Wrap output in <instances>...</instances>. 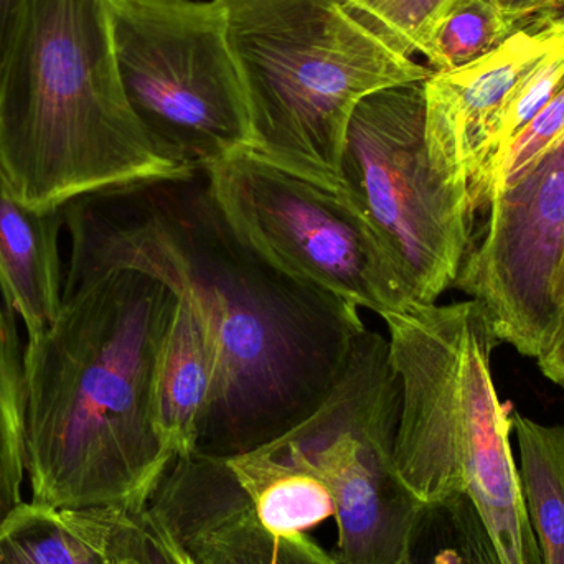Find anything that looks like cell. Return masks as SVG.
<instances>
[{"instance_id": "6da1fadb", "label": "cell", "mask_w": 564, "mask_h": 564, "mask_svg": "<svg viewBox=\"0 0 564 564\" xmlns=\"http://www.w3.org/2000/svg\"><path fill=\"white\" fill-rule=\"evenodd\" d=\"M72 238L63 295L138 271L194 308L217 355V388L195 453L231 459L307 420L367 328L360 308L284 276L248 247L204 171L102 188L63 207Z\"/></svg>"}, {"instance_id": "7a4b0ae2", "label": "cell", "mask_w": 564, "mask_h": 564, "mask_svg": "<svg viewBox=\"0 0 564 564\" xmlns=\"http://www.w3.org/2000/svg\"><path fill=\"white\" fill-rule=\"evenodd\" d=\"M177 295L112 271L63 295L26 337L23 447L32 502L141 509L174 456L159 436L154 377Z\"/></svg>"}, {"instance_id": "3957f363", "label": "cell", "mask_w": 564, "mask_h": 564, "mask_svg": "<svg viewBox=\"0 0 564 564\" xmlns=\"http://www.w3.org/2000/svg\"><path fill=\"white\" fill-rule=\"evenodd\" d=\"M187 174L135 118L109 0H25L0 58V175L33 210Z\"/></svg>"}, {"instance_id": "277c9868", "label": "cell", "mask_w": 564, "mask_h": 564, "mask_svg": "<svg viewBox=\"0 0 564 564\" xmlns=\"http://www.w3.org/2000/svg\"><path fill=\"white\" fill-rule=\"evenodd\" d=\"M247 95L251 154L341 192L348 122L371 93L433 69L361 22L345 0H221Z\"/></svg>"}, {"instance_id": "5b68a950", "label": "cell", "mask_w": 564, "mask_h": 564, "mask_svg": "<svg viewBox=\"0 0 564 564\" xmlns=\"http://www.w3.org/2000/svg\"><path fill=\"white\" fill-rule=\"evenodd\" d=\"M129 105L185 172L250 151L247 95L221 0H109Z\"/></svg>"}, {"instance_id": "8992f818", "label": "cell", "mask_w": 564, "mask_h": 564, "mask_svg": "<svg viewBox=\"0 0 564 564\" xmlns=\"http://www.w3.org/2000/svg\"><path fill=\"white\" fill-rule=\"evenodd\" d=\"M341 192L393 258L416 304L453 288L470 248L469 195L447 184L426 144L424 82L361 99L348 122Z\"/></svg>"}, {"instance_id": "52a82bcc", "label": "cell", "mask_w": 564, "mask_h": 564, "mask_svg": "<svg viewBox=\"0 0 564 564\" xmlns=\"http://www.w3.org/2000/svg\"><path fill=\"white\" fill-rule=\"evenodd\" d=\"M400 383L388 338L365 328L327 400L267 444L330 490L340 564H400L423 503L394 467Z\"/></svg>"}, {"instance_id": "ba28073f", "label": "cell", "mask_w": 564, "mask_h": 564, "mask_svg": "<svg viewBox=\"0 0 564 564\" xmlns=\"http://www.w3.org/2000/svg\"><path fill=\"white\" fill-rule=\"evenodd\" d=\"M241 240L284 276L381 318L413 307L406 282L344 192L245 151L204 171Z\"/></svg>"}, {"instance_id": "9c48e42d", "label": "cell", "mask_w": 564, "mask_h": 564, "mask_svg": "<svg viewBox=\"0 0 564 564\" xmlns=\"http://www.w3.org/2000/svg\"><path fill=\"white\" fill-rule=\"evenodd\" d=\"M482 240L469 248L457 288L479 302L499 341L542 350L558 307L564 261V135L489 200Z\"/></svg>"}, {"instance_id": "30bf717a", "label": "cell", "mask_w": 564, "mask_h": 564, "mask_svg": "<svg viewBox=\"0 0 564 564\" xmlns=\"http://www.w3.org/2000/svg\"><path fill=\"white\" fill-rule=\"evenodd\" d=\"M563 43L564 22L523 26L482 58L433 73L424 82L431 162L447 184L467 192L474 212L513 91L546 53Z\"/></svg>"}, {"instance_id": "8fae6325", "label": "cell", "mask_w": 564, "mask_h": 564, "mask_svg": "<svg viewBox=\"0 0 564 564\" xmlns=\"http://www.w3.org/2000/svg\"><path fill=\"white\" fill-rule=\"evenodd\" d=\"M148 507L194 564H340L305 533L264 529L224 459L174 457Z\"/></svg>"}, {"instance_id": "7c38bea8", "label": "cell", "mask_w": 564, "mask_h": 564, "mask_svg": "<svg viewBox=\"0 0 564 564\" xmlns=\"http://www.w3.org/2000/svg\"><path fill=\"white\" fill-rule=\"evenodd\" d=\"M63 208L33 210L20 204L0 175V281L22 318L26 337L45 330L63 302L59 231Z\"/></svg>"}, {"instance_id": "4fadbf2b", "label": "cell", "mask_w": 564, "mask_h": 564, "mask_svg": "<svg viewBox=\"0 0 564 564\" xmlns=\"http://www.w3.org/2000/svg\"><path fill=\"white\" fill-rule=\"evenodd\" d=\"M215 388L214 345L194 308L177 297L154 377L155 426L172 456L195 453Z\"/></svg>"}, {"instance_id": "5bb4252c", "label": "cell", "mask_w": 564, "mask_h": 564, "mask_svg": "<svg viewBox=\"0 0 564 564\" xmlns=\"http://www.w3.org/2000/svg\"><path fill=\"white\" fill-rule=\"evenodd\" d=\"M227 464L270 532L305 533L335 517L325 484L268 446L231 457Z\"/></svg>"}, {"instance_id": "9a60e30c", "label": "cell", "mask_w": 564, "mask_h": 564, "mask_svg": "<svg viewBox=\"0 0 564 564\" xmlns=\"http://www.w3.org/2000/svg\"><path fill=\"white\" fill-rule=\"evenodd\" d=\"M520 453V482L542 564H564V426L510 413Z\"/></svg>"}, {"instance_id": "2e32d148", "label": "cell", "mask_w": 564, "mask_h": 564, "mask_svg": "<svg viewBox=\"0 0 564 564\" xmlns=\"http://www.w3.org/2000/svg\"><path fill=\"white\" fill-rule=\"evenodd\" d=\"M400 564H506L466 492L423 503Z\"/></svg>"}, {"instance_id": "e0dca14e", "label": "cell", "mask_w": 564, "mask_h": 564, "mask_svg": "<svg viewBox=\"0 0 564 564\" xmlns=\"http://www.w3.org/2000/svg\"><path fill=\"white\" fill-rule=\"evenodd\" d=\"M0 564H108L75 510L20 503L0 525Z\"/></svg>"}, {"instance_id": "ac0fdd59", "label": "cell", "mask_w": 564, "mask_h": 564, "mask_svg": "<svg viewBox=\"0 0 564 564\" xmlns=\"http://www.w3.org/2000/svg\"><path fill=\"white\" fill-rule=\"evenodd\" d=\"M15 308L0 281V525L23 502L25 345Z\"/></svg>"}, {"instance_id": "d6986e66", "label": "cell", "mask_w": 564, "mask_h": 564, "mask_svg": "<svg viewBox=\"0 0 564 564\" xmlns=\"http://www.w3.org/2000/svg\"><path fill=\"white\" fill-rule=\"evenodd\" d=\"M75 512L108 564H194L148 506Z\"/></svg>"}, {"instance_id": "ffe728a7", "label": "cell", "mask_w": 564, "mask_h": 564, "mask_svg": "<svg viewBox=\"0 0 564 564\" xmlns=\"http://www.w3.org/2000/svg\"><path fill=\"white\" fill-rule=\"evenodd\" d=\"M522 22L496 0H460L434 29L423 58L434 73L451 72L502 45Z\"/></svg>"}, {"instance_id": "44dd1931", "label": "cell", "mask_w": 564, "mask_h": 564, "mask_svg": "<svg viewBox=\"0 0 564 564\" xmlns=\"http://www.w3.org/2000/svg\"><path fill=\"white\" fill-rule=\"evenodd\" d=\"M460 0H345L348 9L408 56H423L437 23Z\"/></svg>"}, {"instance_id": "7402d4cb", "label": "cell", "mask_w": 564, "mask_h": 564, "mask_svg": "<svg viewBox=\"0 0 564 564\" xmlns=\"http://www.w3.org/2000/svg\"><path fill=\"white\" fill-rule=\"evenodd\" d=\"M564 86V43L556 46L552 52L546 53L520 83L519 88L513 91L506 111L499 121L494 142V158L490 162L486 178L480 185L477 195L476 210L484 207L487 182L496 167L503 151L509 148L510 142L522 132L527 124L535 119V116L552 101L553 96Z\"/></svg>"}, {"instance_id": "603a6c76", "label": "cell", "mask_w": 564, "mask_h": 564, "mask_svg": "<svg viewBox=\"0 0 564 564\" xmlns=\"http://www.w3.org/2000/svg\"><path fill=\"white\" fill-rule=\"evenodd\" d=\"M540 370L564 390V308L560 312L542 350L536 355Z\"/></svg>"}, {"instance_id": "cb8c5ba5", "label": "cell", "mask_w": 564, "mask_h": 564, "mask_svg": "<svg viewBox=\"0 0 564 564\" xmlns=\"http://www.w3.org/2000/svg\"><path fill=\"white\" fill-rule=\"evenodd\" d=\"M496 2L516 13L522 22L523 29V26L535 22L552 0H496Z\"/></svg>"}, {"instance_id": "d4e9b609", "label": "cell", "mask_w": 564, "mask_h": 564, "mask_svg": "<svg viewBox=\"0 0 564 564\" xmlns=\"http://www.w3.org/2000/svg\"><path fill=\"white\" fill-rule=\"evenodd\" d=\"M23 3L25 0H0V58L15 29Z\"/></svg>"}, {"instance_id": "484cf974", "label": "cell", "mask_w": 564, "mask_h": 564, "mask_svg": "<svg viewBox=\"0 0 564 564\" xmlns=\"http://www.w3.org/2000/svg\"><path fill=\"white\" fill-rule=\"evenodd\" d=\"M550 22H564V0H552L550 6L543 10L542 15L530 25H542V23Z\"/></svg>"}, {"instance_id": "4316f807", "label": "cell", "mask_w": 564, "mask_h": 564, "mask_svg": "<svg viewBox=\"0 0 564 564\" xmlns=\"http://www.w3.org/2000/svg\"><path fill=\"white\" fill-rule=\"evenodd\" d=\"M555 301L556 307H558L560 315V312H562L564 308V261L562 271H560L558 281H556Z\"/></svg>"}]
</instances>
